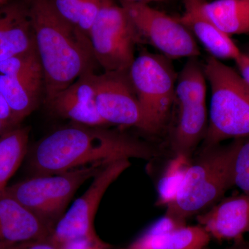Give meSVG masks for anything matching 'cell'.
Wrapping results in <instances>:
<instances>
[{"instance_id": "6da1fadb", "label": "cell", "mask_w": 249, "mask_h": 249, "mask_svg": "<svg viewBox=\"0 0 249 249\" xmlns=\"http://www.w3.org/2000/svg\"><path fill=\"white\" fill-rule=\"evenodd\" d=\"M155 156L151 147L128 134L76 124L46 136L29 147L26 157L28 168L36 176L132 158L150 160Z\"/></svg>"}, {"instance_id": "7a4b0ae2", "label": "cell", "mask_w": 249, "mask_h": 249, "mask_svg": "<svg viewBox=\"0 0 249 249\" xmlns=\"http://www.w3.org/2000/svg\"><path fill=\"white\" fill-rule=\"evenodd\" d=\"M48 106L79 77L93 71L96 61L89 38L57 14L51 0H27Z\"/></svg>"}, {"instance_id": "3957f363", "label": "cell", "mask_w": 249, "mask_h": 249, "mask_svg": "<svg viewBox=\"0 0 249 249\" xmlns=\"http://www.w3.org/2000/svg\"><path fill=\"white\" fill-rule=\"evenodd\" d=\"M240 138L229 143L201 146L187 170L181 188L165 214L179 220L202 213L234 186L232 165Z\"/></svg>"}, {"instance_id": "277c9868", "label": "cell", "mask_w": 249, "mask_h": 249, "mask_svg": "<svg viewBox=\"0 0 249 249\" xmlns=\"http://www.w3.org/2000/svg\"><path fill=\"white\" fill-rule=\"evenodd\" d=\"M211 88L209 125L201 146L249 137V86L239 72L209 55L204 64Z\"/></svg>"}, {"instance_id": "5b68a950", "label": "cell", "mask_w": 249, "mask_h": 249, "mask_svg": "<svg viewBox=\"0 0 249 249\" xmlns=\"http://www.w3.org/2000/svg\"><path fill=\"white\" fill-rule=\"evenodd\" d=\"M106 165L95 163L55 175H36L8 186L5 192L53 231L78 188Z\"/></svg>"}, {"instance_id": "8992f818", "label": "cell", "mask_w": 249, "mask_h": 249, "mask_svg": "<svg viewBox=\"0 0 249 249\" xmlns=\"http://www.w3.org/2000/svg\"><path fill=\"white\" fill-rule=\"evenodd\" d=\"M129 80L142 107L147 133L160 132L175 103L177 75L172 60L162 55L142 52L128 71Z\"/></svg>"}, {"instance_id": "52a82bcc", "label": "cell", "mask_w": 249, "mask_h": 249, "mask_svg": "<svg viewBox=\"0 0 249 249\" xmlns=\"http://www.w3.org/2000/svg\"><path fill=\"white\" fill-rule=\"evenodd\" d=\"M139 36L124 6L107 0L89 32L95 60L105 72L129 71Z\"/></svg>"}, {"instance_id": "ba28073f", "label": "cell", "mask_w": 249, "mask_h": 249, "mask_svg": "<svg viewBox=\"0 0 249 249\" xmlns=\"http://www.w3.org/2000/svg\"><path fill=\"white\" fill-rule=\"evenodd\" d=\"M121 1L139 36L160 51V54L172 60L200 55L197 41L178 18L170 17L149 4Z\"/></svg>"}, {"instance_id": "9c48e42d", "label": "cell", "mask_w": 249, "mask_h": 249, "mask_svg": "<svg viewBox=\"0 0 249 249\" xmlns=\"http://www.w3.org/2000/svg\"><path fill=\"white\" fill-rule=\"evenodd\" d=\"M130 165L127 160L113 162L93 178L89 188L54 226L50 237L54 243L60 246L68 241L96 233L95 216L105 193Z\"/></svg>"}, {"instance_id": "30bf717a", "label": "cell", "mask_w": 249, "mask_h": 249, "mask_svg": "<svg viewBox=\"0 0 249 249\" xmlns=\"http://www.w3.org/2000/svg\"><path fill=\"white\" fill-rule=\"evenodd\" d=\"M95 101L98 114L107 124L132 126L147 132L143 114L127 71L96 75Z\"/></svg>"}, {"instance_id": "8fae6325", "label": "cell", "mask_w": 249, "mask_h": 249, "mask_svg": "<svg viewBox=\"0 0 249 249\" xmlns=\"http://www.w3.org/2000/svg\"><path fill=\"white\" fill-rule=\"evenodd\" d=\"M211 237L219 241H243L249 232V195L224 197L196 217Z\"/></svg>"}, {"instance_id": "7c38bea8", "label": "cell", "mask_w": 249, "mask_h": 249, "mask_svg": "<svg viewBox=\"0 0 249 249\" xmlns=\"http://www.w3.org/2000/svg\"><path fill=\"white\" fill-rule=\"evenodd\" d=\"M208 0H182L184 11L178 18L196 41L218 60H235L242 52L225 33L214 24L206 14L205 4Z\"/></svg>"}, {"instance_id": "4fadbf2b", "label": "cell", "mask_w": 249, "mask_h": 249, "mask_svg": "<svg viewBox=\"0 0 249 249\" xmlns=\"http://www.w3.org/2000/svg\"><path fill=\"white\" fill-rule=\"evenodd\" d=\"M52 229L6 192L0 195V245L48 238Z\"/></svg>"}, {"instance_id": "5bb4252c", "label": "cell", "mask_w": 249, "mask_h": 249, "mask_svg": "<svg viewBox=\"0 0 249 249\" xmlns=\"http://www.w3.org/2000/svg\"><path fill=\"white\" fill-rule=\"evenodd\" d=\"M95 96V74L87 73L59 93L48 106L55 114L77 124L103 126L106 124L98 114Z\"/></svg>"}, {"instance_id": "9a60e30c", "label": "cell", "mask_w": 249, "mask_h": 249, "mask_svg": "<svg viewBox=\"0 0 249 249\" xmlns=\"http://www.w3.org/2000/svg\"><path fill=\"white\" fill-rule=\"evenodd\" d=\"M25 1H9L0 7V62L36 50Z\"/></svg>"}, {"instance_id": "2e32d148", "label": "cell", "mask_w": 249, "mask_h": 249, "mask_svg": "<svg viewBox=\"0 0 249 249\" xmlns=\"http://www.w3.org/2000/svg\"><path fill=\"white\" fill-rule=\"evenodd\" d=\"M211 238L199 224L185 225L166 232L145 231L124 249H206Z\"/></svg>"}, {"instance_id": "e0dca14e", "label": "cell", "mask_w": 249, "mask_h": 249, "mask_svg": "<svg viewBox=\"0 0 249 249\" xmlns=\"http://www.w3.org/2000/svg\"><path fill=\"white\" fill-rule=\"evenodd\" d=\"M42 90V87L27 80L0 73V93L18 124L35 110Z\"/></svg>"}, {"instance_id": "ac0fdd59", "label": "cell", "mask_w": 249, "mask_h": 249, "mask_svg": "<svg viewBox=\"0 0 249 249\" xmlns=\"http://www.w3.org/2000/svg\"><path fill=\"white\" fill-rule=\"evenodd\" d=\"M30 129L19 125L0 136V195L27 157Z\"/></svg>"}, {"instance_id": "d6986e66", "label": "cell", "mask_w": 249, "mask_h": 249, "mask_svg": "<svg viewBox=\"0 0 249 249\" xmlns=\"http://www.w3.org/2000/svg\"><path fill=\"white\" fill-rule=\"evenodd\" d=\"M206 14L228 36L249 34V0H211Z\"/></svg>"}, {"instance_id": "ffe728a7", "label": "cell", "mask_w": 249, "mask_h": 249, "mask_svg": "<svg viewBox=\"0 0 249 249\" xmlns=\"http://www.w3.org/2000/svg\"><path fill=\"white\" fill-rule=\"evenodd\" d=\"M207 79L198 57L188 58L177 78L175 102L178 107L206 104Z\"/></svg>"}, {"instance_id": "44dd1931", "label": "cell", "mask_w": 249, "mask_h": 249, "mask_svg": "<svg viewBox=\"0 0 249 249\" xmlns=\"http://www.w3.org/2000/svg\"><path fill=\"white\" fill-rule=\"evenodd\" d=\"M191 160L186 156L177 155L168 162L157 185V206L166 207L173 202L181 188Z\"/></svg>"}, {"instance_id": "7402d4cb", "label": "cell", "mask_w": 249, "mask_h": 249, "mask_svg": "<svg viewBox=\"0 0 249 249\" xmlns=\"http://www.w3.org/2000/svg\"><path fill=\"white\" fill-rule=\"evenodd\" d=\"M0 73L32 82L44 88V75L37 49L0 62Z\"/></svg>"}, {"instance_id": "603a6c76", "label": "cell", "mask_w": 249, "mask_h": 249, "mask_svg": "<svg viewBox=\"0 0 249 249\" xmlns=\"http://www.w3.org/2000/svg\"><path fill=\"white\" fill-rule=\"evenodd\" d=\"M234 186L249 195V137L240 138L232 165Z\"/></svg>"}, {"instance_id": "cb8c5ba5", "label": "cell", "mask_w": 249, "mask_h": 249, "mask_svg": "<svg viewBox=\"0 0 249 249\" xmlns=\"http://www.w3.org/2000/svg\"><path fill=\"white\" fill-rule=\"evenodd\" d=\"M107 0H84L77 23L76 29L89 37L90 30L98 14Z\"/></svg>"}, {"instance_id": "d4e9b609", "label": "cell", "mask_w": 249, "mask_h": 249, "mask_svg": "<svg viewBox=\"0 0 249 249\" xmlns=\"http://www.w3.org/2000/svg\"><path fill=\"white\" fill-rule=\"evenodd\" d=\"M84 0H51L57 14L70 25L76 28Z\"/></svg>"}, {"instance_id": "484cf974", "label": "cell", "mask_w": 249, "mask_h": 249, "mask_svg": "<svg viewBox=\"0 0 249 249\" xmlns=\"http://www.w3.org/2000/svg\"><path fill=\"white\" fill-rule=\"evenodd\" d=\"M111 245L95 233L68 241L59 246V249H111Z\"/></svg>"}, {"instance_id": "4316f807", "label": "cell", "mask_w": 249, "mask_h": 249, "mask_svg": "<svg viewBox=\"0 0 249 249\" xmlns=\"http://www.w3.org/2000/svg\"><path fill=\"white\" fill-rule=\"evenodd\" d=\"M9 249H59V246L54 243L50 237H48L11 246Z\"/></svg>"}, {"instance_id": "83f0119b", "label": "cell", "mask_w": 249, "mask_h": 249, "mask_svg": "<svg viewBox=\"0 0 249 249\" xmlns=\"http://www.w3.org/2000/svg\"><path fill=\"white\" fill-rule=\"evenodd\" d=\"M235 62L238 69L239 73L249 86V53L242 52Z\"/></svg>"}, {"instance_id": "f1b7e54d", "label": "cell", "mask_w": 249, "mask_h": 249, "mask_svg": "<svg viewBox=\"0 0 249 249\" xmlns=\"http://www.w3.org/2000/svg\"><path fill=\"white\" fill-rule=\"evenodd\" d=\"M0 119L7 121L15 126L20 125L15 119L14 114L10 109L9 105L5 101L2 95L0 93Z\"/></svg>"}, {"instance_id": "f546056e", "label": "cell", "mask_w": 249, "mask_h": 249, "mask_svg": "<svg viewBox=\"0 0 249 249\" xmlns=\"http://www.w3.org/2000/svg\"><path fill=\"white\" fill-rule=\"evenodd\" d=\"M225 249H249V243H247L243 240L242 242H236L235 245Z\"/></svg>"}, {"instance_id": "4dcf8cb0", "label": "cell", "mask_w": 249, "mask_h": 249, "mask_svg": "<svg viewBox=\"0 0 249 249\" xmlns=\"http://www.w3.org/2000/svg\"><path fill=\"white\" fill-rule=\"evenodd\" d=\"M121 1H127V2L136 3V4H149L148 0H121Z\"/></svg>"}, {"instance_id": "1f68e13d", "label": "cell", "mask_w": 249, "mask_h": 249, "mask_svg": "<svg viewBox=\"0 0 249 249\" xmlns=\"http://www.w3.org/2000/svg\"><path fill=\"white\" fill-rule=\"evenodd\" d=\"M10 0H0V7L9 2Z\"/></svg>"}, {"instance_id": "d6a6232c", "label": "cell", "mask_w": 249, "mask_h": 249, "mask_svg": "<svg viewBox=\"0 0 249 249\" xmlns=\"http://www.w3.org/2000/svg\"><path fill=\"white\" fill-rule=\"evenodd\" d=\"M168 0H148L149 4L152 2H163V1H166Z\"/></svg>"}, {"instance_id": "836d02e7", "label": "cell", "mask_w": 249, "mask_h": 249, "mask_svg": "<svg viewBox=\"0 0 249 249\" xmlns=\"http://www.w3.org/2000/svg\"><path fill=\"white\" fill-rule=\"evenodd\" d=\"M11 247H7V246L0 245V249H9Z\"/></svg>"}, {"instance_id": "e575fe53", "label": "cell", "mask_w": 249, "mask_h": 249, "mask_svg": "<svg viewBox=\"0 0 249 249\" xmlns=\"http://www.w3.org/2000/svg\"><path fill=\"white\" fill-rule=\"evenodd\" d=\"M208 1H211V0H208Z\"/></svg>"}, {"instance_id": "d590c367", "label": "cell", "mask_w": 249, "mask_h": 249, "mask_svg": "<svg viewBox=\"0 0 249 249\" xmlns=\"http://www.w3.org/2000/svg\"></svg>"}, {"instance_id": "8d00e7d4", "label": "cell", "mask_w": 249, "mask_h": 249, "mask_svg": "<svg viewBox=\"0 0 249 249\" xmlns=\"http://www.w3.org/2000/svg\"></svg>"}]
</instances>
